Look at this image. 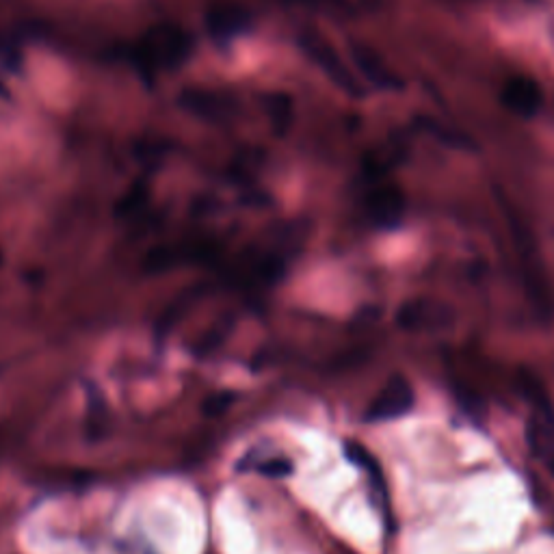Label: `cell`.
Listing matches in <instances>:
<instances>
[{"label": "cell", "instance_id": "cell-1", "mask_svg": "<svg viewBox=\"0 0 554 554\" xmlns=\"http://www.w3.org/2000/svg\"><path fill=\"white\" fill-rule=\"evenodd\" d=\"M414 401H416V394L410 379L401 373H394L386 384L381 386L371 405H368L364 418L368 422H386V420L401 418L407 412H412Z\"/></svg>", "mask_w": 554, "mask_h": 554}, {"label": "cell", "instance_id": "cell-6", "mask_svg": "<svg viewBox=\"0 0 554 554\" xmlns=\"http://www.w3.org/2000/svg\"><path fill=\"white\" fill-rule=\"evenodd\" d=\"M345 455H347V459L351 461V464L360 466L362 470L368 472V477H371V483L375 487L377 496L384 498V503H386V498H388L386 496V481H384V472H381V466L377 464V459L371 453H368L362 444L353 442V440L345 442Z\"/></svg>", "mask_w": 554, "mask_h": 554}, {"label": "cell", "instance_id": "cell-7", "mask_svg": "<svg viewBox=\"0 0 554 554\" xmlns=\"http://www.w3.org/2000/svg\"><path fill=\"white\" fill-rule=\"evenodd\" d=\"M258 472L265 474V477H288V474L293 472V464L284 457H277L267 461V464L258 466Z\"/></svg>", "mask_w": 554, "mask_h": 554}, {"label": "cell", "instance_id": "cell-5", "mask_svg": "<svg viewBox=\"0 0 554 554\" xmlns=\"http://www.w3.org/2000/svg\"><path fill=\"white\" fill-rule=\"evenodd\" d=\"M526 444L531 453L554 474V412L535 410V414L526 422Z\"/></svg>", "mask_w": 554, "mask_h": 554}, {"label": "cell", "instance_id": "cell-4", "mask_svg": "<svg viewBox=\"0 0 554 554\" xmlns=\"http://www.w3.org/2000/svg\"><path fill=\"white\" fill-rule=\"evenodd\" d=\"M405 213V197L397 187H379L366 197V215L377 228H397Z\"/></svg>", "mask_w": 554, "mask_h": 554}, {"label": "cell", "instance_id": "cell-2", "mask_svg": "<svg viewBox=\"0 0 554 554\" xmlns=\"http://www.w3.org/2000/svg\"><path fill=\"white\" fill-rule=\"evenodd\" d=\"M453 323V310L446 303L427 297L410 299L397 310V327L405 332H438Z\"/></svg>", "mask_w": 554, "mask_h": 554}, {"label": "cell", "instance_id": "cell-3", "mask_svg": "<svg viewBox=\"0 0 554 554\" xmlns=\"http://www.w3.org/2000/svg\"><path fill=\"white\" fill-rule=\"evenodd\" d=\"M500 102L513 115L531 120L544 104V91L535 78L526 74H513L500 87Z\"/></svg>", "mask_w": 554, "mask_h": 554}]
</instances>
